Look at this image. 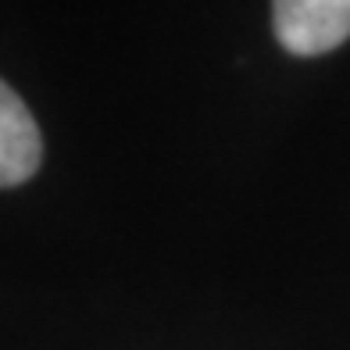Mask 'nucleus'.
<instances>
[{"instance_id":"obj_1","label":"nucleus","mask_w":350,"mask_h":350,"mask_svg":"<svg viewBox=\"0 0 350 350\" xmlns=\"http://www.w3.org/2000/svg\"><path fill=\"white\" fill-rule=\"evenodd\" d=\"M275 40L297 57H314L350 36V0H272Z\"/></svg>"},{"instance_id":"obj_2","label":"nucleus","mask_w":350,"mask_h":350,"mask_svg":"<svg viewBox=\"0 0 350 350\" xmlns=\"http://www.w3.org/2000/svg\"><path fill=\"white\" fill-rule=\"evenodd\" d=\"M43 161V136L33 111L0 79V189L33 179Z\"/></svg>"}]
</instances>
